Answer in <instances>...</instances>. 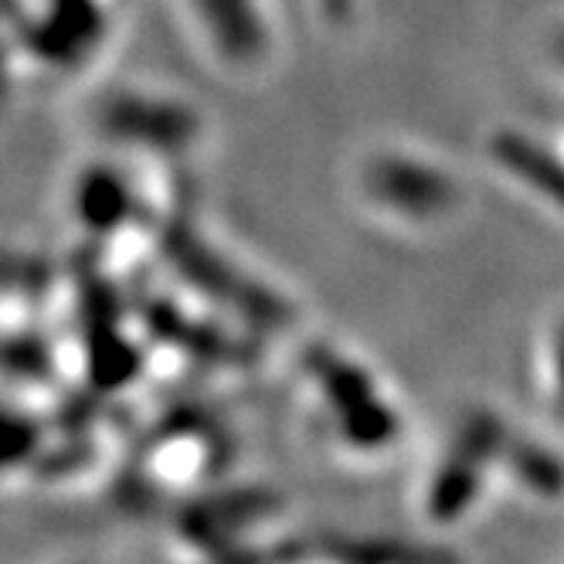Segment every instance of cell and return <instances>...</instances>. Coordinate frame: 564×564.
<instances>
[{
  "mask_svg": "<svg viewBox=\"0 0 564 564\" xmlns=\"http://www.w3.org/2000/svg\"><path fill=\"white\" fill-rule=\"evenodd\" d=\"M507 435H503V425L479 412L466 422V429L459 432L456 446L446 459V466L438 469L432 490H429V513L435 520H456L466 503L476 497L479 490V476H482V466L490 463V456L503 446Z\"/></svg>",
  "mask_w": 564,
  "mask_h": 564,
  "instance_id": "6da1fadb",
  "label": "cell"
},
{
  "mask_svg": "<svg viewBox=\"0 0 564 564\" xmlns=\"http://www.w3.org/2000/svg\"><path fill=\"white\" fill-rule=\"evenodd\" d=\"M174 256L181 259V269L187 272L191 282H197V286L212 290V296L231 303L238 313L252 316L256 324H282L286 319V306H282L275 296H269L265 290H259L256 282H249L246 275L231 272L221 259H215L200 241H194L191 235H174Z\"/></svg>",
  "mask_w": 564,
  "mask_h": 564,
  "instance_id": "7a4b0ae2",
  "label": "cell"
},
{
  "mask_svg": "<svg viewBox=\"0 0 564 564\" xmlns=\"http://www.w3.org/2000/svg\"><path fill=\"white\" fill-rule=\"evenodd\" d=\"M371 191L384 205L405 212V215H438L453 205V184L432 167L412 164V160H381L368 174Z\"/></svg>",
  "mask_w": 564,
  "mask_h": 564,
  "instance_id": "3957f363",
  "label": "cell"
},
{
  "mask_svg": "<svg viewBox=\"0 0 564 564\" xmlns=\"http://www.w3.org/2000/svg\"><path fill=\"white\" fill-rule=\"evenodd\" d=\"M194 8L228 62L249 65L265 52V28L252 0H194Z\"/></svg>",
  "mask_w": 564,
  "mask_h": 564,
  "instance_id": "277c9868",
  "label": "cell"
},
{
  "mask_svg": "<svg viewBox=\"0 0 564 564\" xmlns=\"http://www.w3.org/2000/svg\"><path fill=\"white\" fill-rule=\"evenodd\" d=\"M494 156L500 164L520 177L528 181L538 194L551 197L554 205L564 208V164L554 160L547 150H541L538 143H531L528 137H517V133H500L494 140Z\"/></svg>",
  "mask_w": 564,
  "mask_h": 564,
  "instance_id": "5b68a950",
  "label": "cell"
},
{
  "mask_svg": "<svg viewBox=\"0 0 564 564\" xmlns=\"http://www.w3.org/2000/svg\"><path fill=\"white\" fill-rule=\"evenodd\" d=\"M507 459L531 490L544 497H557L564 490V466L547 449L534 446V442H510Z\"/></svg>",
  "mask_w": 564,
  "mask_h": 564,
  "instance_id": "8992f818",
  "label": "cell"
},
{
  "mask_svg": "<svg viewBox=\"0 0 564 564\" xmlns=\"http://www.w3.org/2000/svg\"><path fill=\"white\" fill-rule=\"evenodd\" d=\"M554 371H557V398H561V405H564V330H561V337H557Z\"/></svg>",
  "mask_w": 564,
  "mask_h": 564,
  "instance_id": "52a82bcc",
  "label": "cell"
},
{
  "mask_svg": "<svg viewBox=\"0 0 564 564\" xmlns=\"http://www.w3.org/2000/svg\"><path fill=\"white\" fill-rule=\"evenodd\" d=\"M347 557H360V554H365V547H350V551H344ZM371 554H378V557H384V554H391L388 547H375Z\"/></svg>",
  "mask_w": 564,
  "mask_h": 564,
  "instance_id": "ba28073f",
  "label": "cell"
},
{
  "mask_svg": "<svg viewBox=\"0 0 564 564\" xmlns=\"http://www.w3.org/2000/svg\"><path fill=\"white\" fill-rule=\"evenodd\" d=\"M557 52H561V58H564V37H561V45H557Z\"/></svg>",
  "mask_w": 564,
  "mask_h": 564,
  "instance_id": "9c48e42d",
  "label": "cell"
}]
</instances>
